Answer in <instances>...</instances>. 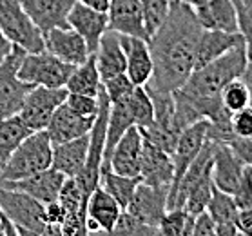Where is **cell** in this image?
<instances>
[{"label": "cell", "instance_id": "1", "mask_svg": "<svg viewBox=\"0 0 252 236\" xmlns=\"http://www.w3.org/2000/svg\"><path fill=\"white\" fill-rule=\"evenodd\" d=\"M201 31L203 28L196 17L194 7L180 0H171L165 22L149 40L155 71L145 87L174 93L184 86L194 71L196 46Z\"/></svg>", "mask_w": 252, "mask_h": 236}, {"label": "cell", "instance_id": "2", "mask_svg": "<svg viewBox=\"0 0 252 236\" xmlns=\"http://www.w3.org/2000/svg\"><path fill=\"white\" fill-rule=\"evenodd\" d=\"M53 142L46 131H33L20 142L7 164L0 169V182L28 178L51 167Z\"/></svg>", "mask_w": 252, "mask_h": 236}, {"label": "cell", "instance_id": "3", "mask_svg": "<svg viewBox=\"0 0 252 236\" xmlns=\"http://www.w3.org/2000/svg\"><path fill=\"white\" fill-rule=\"evenodd\" d=\"M0 28L13 46L26 53H40L46 49L44 33L33 22L20 0H0Z\"/></svg>", "mask_w": 252, "mask_h": 236}, {"label": "cell", "instance_id": "4", "mask_svg": "<svg viewBox=\"0 0 252 236\" xmlns=\"http://www.w3.org/2000/svg\"><path fill=\"white\" fill-rule=\"evenodd\" d=\"M76 66L63 62L49 51L28 53L18 67V78L31 86L65 87L69 76Z\"/></svg>", "mask_w": 252, "mask_h": 236}, {"label": "cell", "instance_id": "5", "mask_svg": "<svg viewBox=\"0 0 252 236\" xmlns=\"http://www.w3.org/2000/svg\"><path fill=\"white\" fill-rule=\"evenodd\" d=\"M26 55L22 47L13 46L9 57L0 64V122L18 115L28 93L33 89L31 84L22 82L17 75Z\"/></svg>", "mask_w": 252, "mask_h": 236}, {"label": "cell", "instance_id": "6", "mask_svg": "<svg viewBox=\"0 0 252 236\" xmlns=\"http://www.w3.org/2000/svg\"><path fill=\"white\" fill-rule=\"evenodd\" d=\"M69 91L65 87L34 86L24 100L22 109L18 113L20 120L29 131H46L55 111L65 104Z\"/></svg>", "mask_w": 252, "mask_h": 236}, {"label": "cell", "instance_id": "7", "mask_svg": "<svg viewBox=\"0 0 252 236\" xmlns=\"http://www.w3.org/2000/svg\"><path fill=\"white\" fill-rule=\"evenodd\" d=\"M0 214L22 229L40 233L47 225L46 203L22 191L0 187Z\"/></svg>", "mask_w": 252, "mask_h": 236}, {"label": "cell", "instance_id": "8", "mask_svg": "<svg viewBox=\"0 0 252 236\" xmlns=\"http://www.w3.org/2000/svg\"><path fill=\"white\" fill-rule=\"evenodd\" d=\"M169 189V185H147L140 182L126 211L158 229L161 216L167 211Z\"/></svg>", "mask_w": 252, "mask_h": 236}, {"label": "cell", "instance_id": "9", "mask_svg": "<svg viewBox=\"0 0 252 236\" xmlns=\"http://www.w3.org/2000/svg\"><path fill=\"white\" fill-rule=\"evenodd\" d=\"M142 149H143V135L142 129L136 126L129 127L118 144L113 149V155L103 164V167H109L111 171H115L124 176H140V166H142Z\"/></svg>", "mask_w": 252, "mask_h": 236}, {"label": "cell", "instance_id": "10", "mask_svg": "<svg viewBox=\"0 0 252 236\" xmlns=\"http://www.w3.org/2000/svg\"><path fill=\"white\" fill-rule=\"evenodd\" d=\"M44 44H46V51L71 66H80L93 55L84 36L78 35L71 26L47 31L44 35Z\"/></svg>", "mask_w": 252, "mask_h": 236}, {"label": "cell", "instance_id": "11", "mask_svg": "<svg viewBox=\"0 0 252 236\" xmlns=\"http://www.w3.org/2000/svg\"><path fill=\"white\" fill-rule=\"evenodd\" d=\"M207 131H209V120H198L182 131L176 147H174V153L171 155L172 162H174V178H172L171 187L184 178V174L187 173L192 160L198 156L201 147L205 145Z\"/></svg>", "mask_w": 252, "mask_h": 236}, {"label": "cell", "instance_id": "12", "mask_svg": "<svg viewBox=\"0 0 252 236\" xmlns=\"http://www.w3.org/2000/svg\"><path fill=\"white\" fill-rule=\"evenodd\" d=\"M65 178L67 176L60 171L47 167V169L36 174H31L28 178L15 180V182H0V187L22 191L42 203H51V202L58 200V195H60V189H62Z\"/></svg>", "mask_w": 252, "mask_h": 236}, {"label": "cell", "instance_id": "13", "mask_svg": "<svg viewBox=\"0 0 252 236\" xmlns=\"http://www.w3.org/2000/svg\"><path fill=\"white\" fill-rule=\"evenodd\" d=\"M109 29L120 33V35H131L151 40L149 33L143 22V11L140 0H109Z\"/></svg>", "mask_w": 252, "mask_h": 236}, {"label": "cell", "instance_id": "14", "mask_svg": "<svg viewBox=\"0 0 252 236\" xmlns=\"http://www.w3.org/2000/svg\"><path fill=\"white\" fill-rule=\"evenodd\" d=\"M245 166L247 164L236 155L229 144L214 142V155H212V184L214 187L232 195L240 184Z\"/></svg>", "mask_w": 252, "mask_h": 236}, {"label": "cell", "instance_id": "15", "mask_svg": "<svg viewBox=\"0 0 252 236\" xmlns=\"http://www.w3.org/2000/svg\"><path fill=\"white\" fill-rule=\"evenodd\" d=\"M120 42L126 53V75L134 86H147L155 71L149 42L131 35H120Z\"/></svg>", "mask_w": 252, "mask_h": 236}, {"label": "cell", "instance_id": "16", "mask_svg": "<svg viewBox=\"0 0 252 236\" xmlns=\"http://www.w3.org/2000/svg\"><path fill=\"white\" fill-rule=\"evenodd\" d=\"M67 24L75 29L78 35L84 36V40L87 42L89 51H96L98 44L102 35L109 29V18L107 13L96 11L89 6H84L80 2H75L71 11H69Z\"/></svg>", "mask_w": 252, "mask_h": 236}, {"label": "cell", "instance_id": "17", "mask_svg": "<svg viewBox=\"0 0 252 236\" xmlns=\"http://www.w3.org/2000/svg\"><path fill=\"white\" fill-rule=\"evenodd\" d=\"M140 178L147 185H169V187H171L172 178H174L172 156L160 147H156L147 138H143Z\"/></svg>", "mask_w": 252, "mask_h": 236}, {"label": "cell", "instance_id": "18", "mask_svg": "<svg viewBox=\"0 0 252 236\" xmlns=\"http://www.w3.org/2000/svg\"><path fill=\"white\" fill-rule=\"evenodd\" d=\"M42 33L57 28H67V17L76 0H20Z\"/></svg>", "mask_w": 252, "mask_h": 236}, {"label": "cell", "instance_id": "19", "mask_svg": "<svg viewBox=\"0 0 252 236\" xmlns=\"http://www.w3.org/2000/svg\"><path fill=\"white\" fill-rule=\"evenodd\" d=\"M96 118H87L71 109L67 104H62L55 111L49 126L46 127V133L49 135L53 144H62L69 140L80 138L84 135H89Z\"/></svg>", "mask_w": 252, "mask_h": 236}, {"label": "cell", "instance_id": "20", "mask_svg": "<svg viewBox=\"0 0 252 236\" xmlns=\"http://www.w3.org/2000/svg\"><path fill=\"white\" fill-rule=\"evenodd\" d=\"M93 55H94V60H96V67L102 82L126 73L127 62L126 53H124V47H122L120 42V33H116L113 29H107L102 35L96 51Z\"/></svg>", "mask_w": 252, "mask_h": 236}, {"label": "cell", "instance_id": "21", "mask_svg": "<svg viewBox=\"0 0 252 236\" xmlns=\"http://www.w3.org/2000/svg\"><path fill=\"white\" fill-rule=\"evenodd\" d=\"M245 44L243 36L240 33H227V31H218V29H203L196 46L194 55V69L203 67L209 62L216 58L223 57L230 49Z\"/></svg>", "mask_w": 252, "mask_h": 236}, {"label": "cell", "instance_id": "22", "mask_svg": "<svg viewBox=\"0 0 252 236\" xmlns=\"http://www.w3.org/2000/svg\"><path fill=\"white\" fill-rule=\"evenodd\" d=\"M87 149H89V135L62 144H53L51 167L65 174L67 178H75L86 166Z\"/></svg>", "mask_w": 252, "mask_h": 236}, {"label": "cell", "instance_id": "23", "mask_svg": "<svg viewBox=\"0 0 252 236\" xmlns=\"http://www.w3.org/2000/svg\"><path fill=\"white\" fill-rule=\"evenodd\" d=\"M194 11L203 29L238 33V11L232 0H205Z\"/></svg>", "mask_w": 252, "mask_h": 236}, {"label": "cell", "instance_id": "24", "mask_svg": "<svg viewBox=\"0 0 252 236\" xmlns=\"http://www.w3.org/2000/svg\"><path fill=\"white\" fill-rule=\"evenodd\" d=\"M124 213V207L113 198V196L103 189L102 185H98L96 189L89 195L87 200V216L93 218L100 225V229L109 233L115 227L116 220L120 218Z\"/></svg>", "mask_w": 252, "mask_h": 236}, {"label": "cell", "instance_id": "25", "mask_svg": "<svg viewBox=\"0 0 252 236\" xmlns=\"http://www.w3.org/2000/svg\"><path fill=\"white\" fill-rule=\"evenodd\" d=\"M102 87L103 84L98 73L94 55H91L84 64L76 66L65 84V89L69 93H78V95H87V97H98Z\"/></svg>", "mask_w": 252, "mask_h": 236}, {"label": "cell", "instance_id": "26", "mask_svg": "<svg viewBox=\"0 0 252 236\" xmlns=\"http://www.w3.org/2000/svg\"><path fill=\"white\" fill-rule=\"evenodd\" d=\"M142 182L140 176H124L115 171H111L109 167H103L102 174H100V185L107 191L113 198H115L122 207L126 209L131 202L138 184Z\"/></svg>", "mask_w": 252, "mask_h": 236}, {"label": "cell", "instance_id": "27", "mask_svg": "<svg viewBox=\"0 0 252 236\" xmlns=\"http://www.w3.org/2000/svg\"><path fill=\"white\" fill-rule=\"evenodd\" d=\"M29 133L31 131L26 127V124L20 120L18 115L0 122V169L6 166L15 149Z\"/></svg>", "mask_w": 252, "mask_h": 236}, {"label": "cell", "instance_id": "28", "mask_svg": "<svg viewBox=\"0 0 252 236\" xmlns=\"http://www.w3.org/2000/svg\"><path fill=\"white\" fill-rule=\"evenodd\" d=\"M129 105L134 118V126L140 129H147L155 124V105L149 93L143 86H136L129 97Z\"/></svg>", "mask_w": 252, "mask_h": 236}, {"label": "cell", "instance_id": "29", "mask_svg": "<svg viewBox=\"0 0 252 236\" xmlns=\"http://www.w3.org/2000/svg\"><path fill=\"white\" fill-rule=\"evenodd\" d=\"M240 207L236 205L234 196L220 191L218 187L212 189L211 202L207 205V213L214 220V224H227V222H234L236 214H238Z\"/></svg>", "mask_w": 252, "mask_h": 236}, {"label": "cell", "instance_id": "30", "mask_svg": "<svg viewBox=\"0 0 252 236\" xmlns=\"http://www.w3.org/2000/svg\"><path fill=\"white\" fill-rule=\"evenodd\" d=\"M221 104L230 115L251 105V86L243 78L229 82L221 91Z\"/></svg>", "mask_w": 252, "mask_h": 236}, {"label": "cell", "instance_id": "31", "mask_svg": "<svg viewBox=\"0 0 252 236\" xmlns=\"http://www.w3.org/2000/svg\"><path fill=\"white\" fill-rule=\"evenodd\" d=\"M105 235L107 236H160L156 227L145 224V222H142L136 216H132L126 209L120 214V218L116 220L115 227L109 233H105Z\"/></svg>", "mask_w": 252, "mask_h": 236}, {"label": "cell", "instance_id": "32", "mask_svg": "<svg viewBox=\"0 0 252 236\" xmlns=\"http://www.w3.org/2000/svg\"><path fill=\"white\" fill-rule=\"evenodd\" d=\"M212 189H214L212 176H207V178L198 182V184L189 191V196H187V202H185V207H184L189 216L194 218L198 214L205 213L207 205H209V202H211Z\"/></svg>", "mask_w": 252, "mask_h": 236}, {"label": "cell", "instance_id": "33", "mask_svg": "<svg viewBox=\"0 0 252 236\" xmlns=\"http://www.w3.org/2000/svg\"><path fill=\"white\" fill-rule=\"evenodd\" d=\"M140 4H142L145 29L149 36H153L161 24L165 22L171 9V0H140Z\"/></svg>", "mask_w": 252, "mask_h": 236}, {"label": "cell", "instance_id": "34", "mask_svg": "<svg viewBox=\"0 0 252 236\" xmlns=\"http://www.w3.org/2000/svg\"><path fill=\"white\" fill-rule=\"evenodd\" d=\"M87 200H89V196L84 195V191L78 185L76 178H65L62 189H60V195H58V202L63 207L65 214L75 213L80 207L87 205Z\"/></svg>", "mask_w": 252, "mask_h": 236}, {"label": "cell", "instance_id": "35", "mask_svg": "<svg viewBox=\"0 0 252 236\" xmlns=\"http://www.w3.org/2000/svg\"><path fill=\"white\" fill-rule=\"evenodd\" d=\"M192 218L187 214L185 209H167L158 224V235L160 236H178L185 229L187 222Z\"/></svg>", "mask_w": 252, "mask_h": 236}, {"label": "cell", "instance_id": "36", "mask_svg": "<svg viewBox=\"0 0 252 236\" xmlns=\"http://www.w3.org/2000/svg\"><path fill=\"white\" fill-rule=\"evenodd\" d=\"M238 11V33L245 42L247 60L252 64V7L245 6L243 0H232Z\"/></svg>", "mask_w": 252, "mask_h": 236}, {"label": "cell", "instance_id": "37", "mask_svg": "<svg viewBox=\"0 0 252 236\" xmlns=\"http://www.w3.org/2000/svg\"><path fill=\"white\" fill-rule=\"evenodd\" d=\"M102 84H103V91H105L111 104H116V102H122V100L129 98L131 93L134 91V87H136L126 73L113 76V78L102 82Z\"/></svg>", "mask_w": 252, "mask_h": 236}, {"label": "cell", "instance_id": "38", "mask_svg": "<svg viewBox=\"0 0 252 236\" xmlns=\"http://www.w3.org/2000/svg\"><path fill=\"white\" fill-rule=\"evenodd\" d=\"M65 104L75 113L87 116V118H96L98 109H100L98 97H87V95H78V93H69Z\"/></svg>", "mask_w": 252, "mask_h": 236}, {"label": "cell", "instance_id": "39", "mask_svg": "<svg viewBox=\"0 0 252 236\" xmlns=\"http://www.w3.org/2000/svg\"><path fill=\"white\" fill-rule=\"evenodd\" d=\"M232 196H234L236 205L240 209L252 207V166H245L240 184L232 193Z\"/></svg>", "mask_w": 252, "mask_h": 236}, {"label": "cell", "instance_id": "40", "mask_svg": "<svg viewBox=\"0 0 252 236\" xmlns=\"http://www.w3.org/2000/svg\"><path fill=\"white\" fill-rule=\"evenodd\" d=\"M232 133L238 138H252V105H247L245 109L232 113L230 116Z\"/></svg>", "mask_w": 252, "mask_h": 236}, {"label": "cell", "instance_id": "41", "mask_svg": "<svg viewBox=\"0 0 252 236\" xmlns=\"http://www.w3.org/2000/svg\"><path fill=\"white\" fill-rule=\"evenodd\" d=\"M214 220L209 216V213H201L198 216H194V222H192V233L190 236H211L214 235Z\"/></svg>", "mask_w": 252, "mask_h": 236}, {"label": "cell", "instance_id": "42", "mask_svg": "<svg viewBox=\"0 0 252 236\" xmlns=\"http://www.w3.org/2000/svg\"><path fill=\"white\" fill-rule=\"evenodd\" d=\"M229 145L247 166H252V138H238L236 136Z\"/></svg>", "mask_w": 252, "mask_h": 236}, {"label": "cell", "instance_id": "43", "mask_svg": "<svg viewBox=\"0 0 252 236\" xmlns=\"http://www.w3.org/2000/svg\"><path fill=\"white\" fill-rule=\"evenodd\" d=\"M46 218H47V224L62 225V222L65 220V211L60 205V202L55 200L51 203H46Z\"/></svg>", "mask_w": 252, "mask_h": 236}, {"label": "cell", "instance_id": "44", "mask_svg": "<svg viewBox=\"0 0 252 236\" xmlns=\"http://www.w3.org/2000/svg\"><path fill=\"white\" fill-rule=\"evenodd\" d=\"M234 224H236V227H238V231L252 236V207L240 209L238 214H236Z\"/></svg>", "mask_w": 252, "mask_h": 236}, {"label": "cell", "instance_id": "45", "mask_svg": "<svg viewBox=\"0 0 252 236\" xmlns=\"http://www.w3.org/2000/svg\"><path fill=\"white\" fill-rule=\"evenodd\" d=\"M11 51H13L11 40H9V38L4 35V31H2V28H0V64H2L7 57H9V53H11Z\"/></svg>", "mask_w": 252, "mask_h": 236}, {"label": "cell", "instance_id": "46", "mask_svg": "<svg viewBox=\"0 0 252 236\" xmlns=\"http://www.w3.org/2000/svg\"><path fill=\"white\" fill-rule=\"evenodd\" d=\"M238 227L234 222H227V224H216L214 227V235L216 236H234Z\"/></svg>", "mask_w": 252, "mask_h": 236}, {"label": "cell", "instance_id": "47", "mask_svg": "<svg viewBox=\"0 0 252 236\" xmlns=\"http://www.w3.org/2000/svg\"><path fill=\"white\" fill-rule=\"evenodd\" d=\"M76 2H80L84 6L93 7V9H96V11L107 13V9H109V0H76Z\"/></svg>", "mask_w": 252, "mask_h": 236}, {"label": "cell", "instance_id": "48", "mask_svg": "<svg viewBox=\"0 0 252 236\" xmlns=\"http://www.w3.org/2000/svg\"><path fill=\"white\" fill-rule=\"evenodd\" d=\"M40 236H63V233H62V227L60 225H57V224H47L44 229L38 233Z\"/></svg>", "mask_w": 252, "mask_h": 236}, {"label": "cell", "instance_id": "49", "mask_svg": "<svg viewBox=\"0 0 252 236\" xmlns=\"http://www.w3.org/2000/svg\"><path fill=\"white\" fill-rule=\"evenodd\" d=\"M0 220H2V224H4V227H6V235L7 236H20V235H18V229L15 227V224H11L6 216H2V214H0Z\"/></svg>", "mask_w": 252, "mask_h": 236}, {"label": "cell", "instance_id": "50", "mask_svg": "<svg viewBox=\"0 0 252 236\" xmlns=\"http://www.w3.org/2000/svg\"><path fill=\"white\" fill-rule=\"evenodd\" d=\"M192 222H194V218H190L189 222H187V225H185V229L180 233L178 236H190V233H192Z\"/></svg>", "mask_w": 252, "mask_h": 236}, {"label": "cell", "instance_id": "51", "mask_svg": "<svg viewBox=\"0 0 252 236\" xmlns=\"http://www.w3.org/2000/svg\"><path fill=\"white\" fill-rule=\"evenodd\" d=\"M243 80H245L249 86H252V64H249V67H247L245 75H243Z\"/></svg>", "mask_w": 252, "mask_h": 236}, {"label": "cell", "instance_id": "52", "mask_svg": "<svg viewBox=\"0 0 252 236\" xmlns=\"http://www.w3.org/2000/svg\"><path fill=\"white\" fill-rule=\"evenodd\" d=\"M17 227V225H15ZM18 229V235L20 236H40L38 233H34V231H28V229H22V227H17Z\"/></svg>", "mask_w": 252, "mask_h": 236}, {"label": "cell", "instance_id": "53", "mask_svg": "<svg viewBox=\"0 0 252 236\" xmlns=\"http://www.w3.org/2000/svg\"><path fill=\"white\" fill-rule=\"evenodd\" d=\"M180 2H184V4H187V6H190V7H198V6H201L205 0H180Z\"/></svg>", "mask_w": 252, "mask_h": 236}, {"label": "cell", "instance_id": "54", "mask_svg": "<svg viewBox=\"0 0 252 236\" xmlns=\"http://www.w3.org/2000/svg\"><path fill=\"white\" fill-rule=\"evenodd\" d=\"M0 236H7L6 235V227H4V224H2V220H0Z\"/></svg>", "mask_w": 252, "mask_h": 236}, {"label": "cell", "instance_id": "55", "mask_svg": "<svg viewBox=\"0 0 252 236\" xmlns=\"http://www.w3.org/2000/svg\"><path fill=\"white\" fill-rule=\"evenodd\" d=\"M243 4H245V6H249V7H252V0H243Z\"/></svg>", "mask_w": 252, "mask_h": 236}, {"label": "cell", "instance_id": "56", "mask_svg": "<svg viewBox=\"0 0 252 236\" xmlns=\"http://www.w3.org/2000/svg\"><path fill=\"white\" fill-rule=\"evenodd\" d=\"M234 236H249V235H245V233H241V231H236V235Z\"/></svg>", "mask_w": 252, "mask_h": 236}, {"label": "cell", "instance_id": "57", "mask_svg": "<svg viewBox=\"0 0 252 236\" xmlns=\"http://www.w3.org/2000/svg\"><path fill=\"white\" fill-rule=\"evenodd\" d=\"M211 236H216V235H211Z\"/></svg>", "mask_w": 252, "mask_h": 236}]
</instances>
